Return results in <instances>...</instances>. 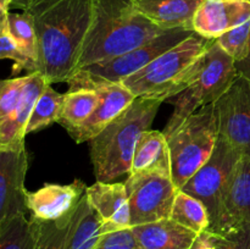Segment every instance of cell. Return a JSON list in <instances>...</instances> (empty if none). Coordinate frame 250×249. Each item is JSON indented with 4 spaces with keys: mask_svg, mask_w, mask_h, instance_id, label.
I'll return each mask as SVG.
<instances>
[{
    "mask_svg": "<svg viewBox=\"0 0 250 249\" xmlns=\"http://www.w3.org/2000/svg\"><path fill=\"white\" fill-rule=\"evenodd\" d=\"M26 76L0 80V124L9 120L21 100Z\"/></svg>",
    "mask_w": 250,
    "mask_h": 249,
    "instance_id": "cell-28",
    "label": "cell"
},
{
    "mask_svg": "<svg viewBox=\"0 0 250 249\" xmlns=\"http://www.w3.org/2000/svg\"><path fill=\"white\" fill-rule=\"evenodd\" d=\"M171 176L178 189L209 160L219 139L214 104L200 107L166 137Z\"/></svg>",
    "mask_w": 250,
    "mask_h": 249,
    "instance_id": "cell-4",
    "label": "cell"
},
{
    "mask_svg": "<svg viewBox=\"0 0 250 249\" xmlns=\"http://www.w3.org/2000/svg\"><path fill=\"white\" fill-rule=\"evenodd\" d=\"M9 34L19 46L20 51L26 56L31 65L32 73L39 72L38 66V41L33 20L28 12L21 14L10 12L9 15Z\"/></svg>",
    "mask_w": 250,
    "mask_h": 249,
    "instance_id": "cell-24",
    "label": "cell"
},
{
    "mask_svg": "<svg viewBox=\"0 0 250 249\" xmlns=\"http://www.w3.org/2000/svg\"><path fill=\"white\" fill-rule=\"evenodd\" d=\"M170 219L197 234L207 231L210 224L209 211L204 203L181 189H178L173 200Z\"/></svg>",
    "mask_w": 250,
    "mask_h": 249,
    "instance_id": "cell-23",
    "label": "cell"
},
{
    "mask_svg": "<svg viewBox=\"0 0 250 249\" xmlns=\"http://www.w3.org/2000/svg\"><path fill=\"white\" fill-rule=\"evenodd\" d=\"M10 59L14 61V67H12V75H19L21 71H27V75L32 73L31 65L26 56L20 51L19 46L15 43L12 37L9 33L0 36V60Z\"/></svg>",
    "mask_w": 250,
    "mask_h": 249,
    "instance_id": "cell-29",
    "label": "cell"
},
{
    "mask_svg": "<svg viewBox=\"0 0 250 249\" xmlns=\"http://www.w3.org/2000/svg\"><path fill=\"white\" fill-rule=\"evenodd\" d=\"M215 247V236L211 232H203L198 234L195 241L188 249H214Z\"/></svg>",
    "mask_w": 250,
    "mask_h": 249,
    "instance_id": "cell-33",
    "label": "cell"
},
{
    "mask_svg": "<svg viewBox=\"0 0 250 249\" xmlns=\"http://www.w3.org/2000/svg\"><path fill=\"white\" fill-rule=\"evenodd\" d=\"M38 41L39 72L50 84L68 82L94 17V0H27Z\"/></svg>",
    "mask_w": 250,
    "mask_h": 249,
    "instance_id": "cell-1",
    "label": "cell"
},
{
    "mask_svg": "<svg viewBox=\"0 0 250 249\" xmlns=\"http://www.w3.org/2000/svg\"><path fill=\"white\" fill-rule=\"evenodd\" d=\"M100 102V94L95 89L68 90L63 94L58 124H60L68 133L84 124Z\"/></svg>",
    "mask_w": 250,
    "mask_h": 249,
    "instance_id": "cell-21",
    "label": "cell"
},
{
    "mask_svg": "<svg viewBox=\"0 0 250 249\" xmlns=\"http://www.w3.org/2000/svg\"><path fill=\"white\" fill-rule=\"evenodd\" d=\"M220 48L229 54L234 62L247 58L250 43V20L215 39Z\"/></svg>",
    "mask_w": 250,
    "mask_h": 249,
    "instance_id": "cell-27",
    "label": "cell"
},
{
    "mask_svg": "<svg viewBox=\"0 0 250 249\" xmlns=\"http://www.w3.org/2000/svg\"><path fill=\"white\" fill-rule=\"evenodd\" d=\"M138 249H188L198 234L172 219L131 227Z\"/></svg>",
    "mask_w": 250,
    "mask_h": 249,
    "instance_id": "cell-18",
    "label": "cell"
},
{
    "mask_svg": "<svg viewBox=\"0 0 250 249\" xmlns=\"http://www.w3.org/2000/svg\"><path fill=\"white\" fill-rule=\"evenodd\" d=\"M124 183L128 194L131 227L170 217L178 192L171 170L129 173Z\"/></svg>",
    "mask_w": 250,
    "mask_h": 249,
    "instance_id": "cell-8",
    "label": "cell"
},
{
    "mask_svg": "<svg viewBox=\"0 0 250 249\" xmlns=\"http://www.w3.org/2000/svg\"><path fill=\"white\" fill-rule=\"evenodd\" d=\"M63 103V94L56 92L51 84H48L34 104L31 117L27 124L26 134L46 128L58 122Z\"/></svg>",
    "mask_w": 250,
    "mask_h": 249,
    "instance_id": "cell-25",
    "label": "cell"
},
{
    "mask_svg": "<svg viewBox=\"0 0 250 249\" xmlns=\"http://www.w3.org/2000/svg\"><path fill=\"white\" fill-rule=\"evenodd\" d=\"M94 249H138L131 228L104 233Z\"/></svg>",
    "mask_w": 250,
    "mask_h": 249,
    "instance_id": "cell-30",
    "label": "cell"
},
{
    "mask_svg": "<svg viewBox=\"0 0 250 249\" xmlns=\"http://www.w3.org/2000/svg\"><path fill=\"white\" fill-rule=\"evenodd\" d=\"M193 33L187 29H172L128 53L84 66L67 82L68 90L93 89L98 85L121 83Z\"/></svg>",
    "mask_w": 250,
    "mask_h": 249,
    "instance_id": "cell-6",
    "label": "cell"
},
{
    "mask_svg": "<svg viewBox=\"0 0 250 249\" xmlns=\"http://www.w3.org/2000/svg\"><path fill=\"white\" fill-rule=\"evenodd\" d=\"M38 219L19 214L0 226V249H34Z\"/></svg>",
    "mask_w": 250,
    "mask_h": 249,
    "instance_id": "cell-22",
    "label": "cell"
},
{
    "mask_svg": "<svg viewBox=\"0 0 250 249\" xmlns=\"http://www.w3.org/2000/svg\"><path fill=\"white\" fill-rule=\"evenodd\" d=\"M226 234L250 229V160L237 164L225 195ZM225 234V236H226Z\"/></svg>",
    "mask_w": 250,
    "mask_h": 249,
    "instance_id": "cell-16",
    "label": "cell"
},
{
    "mask_svg": "<svg viewBox=\"0 0 250 249\" xmlns=\"http://www.w3.org/2000/svg\"><path fill=\"white\" fill-rule=\"evenodd\" d=\"M72 214L56 221L38 220V234L34 249H63Z\"/></svg>",
    "mask_w": 250,
    "mask_h": 249,
    "instance_id": "cell-26",
    "label": "cell"
},
{
    "mask_svg": "<svg viewBox=\"0 0 250 249\" xmlns=\"http://www.w3.org/2000/svg\"><path fill=\"white\" fill-rule=\"evenodd\" d=\"M203 1L204 0H133V5L139 14L160 28L193 31V19Z\"/></svg>",
    "mask_w": 250,
    "mask_h": 249,
    "instance_id": "cell-17",
    "label": "cell"
},
{
    "mask_svg": "<svg viewBox=\"0 0 250 249\" xmlns=\"http://www.w3.org/2000/svg\"><path fill=\"white\" fill-rule=\"evenodd\" d=\"M26 4H27V0H14V2H12V7H15V9L24 10Z\"/></svg>",
    "mask_w": 250,
    "mask_h": 249,
    "instance_id": "cell-35",
    "label": "cell"
},
{
    "mask_svg": "<svg viewBox=\"0 0 250 249\" xmlns=\"http://www.w3.org/2000/svg\"><path fill=\"white\" fill-rule=\"evenodd\" d=\"M238 76L234 61L225 53L216 41L203 56L199 68L187 87L170 99L173 111L163 133H172L188 116L205 105L216 102Z\"/></svg>",
    "mask_w": 250,
    "mask_h": 249,
    "instance_id": "cell-5",
    "label": "cell"
},
{
    "mask_svg": "<svg viewBox=\"0 0 250 249\" xmlns=\"http://www.w3.org/2000/svg\"><path fill=\"white\" fill-rule=\"evenodd\" d=\"M27 170L28 154L26 146L0 148V226L11 217L28 211L24 188Z\"/></svg>",
    "mask_w": 250,
    "mask_h": 249,
    "instance_id": "cell-10",
    "label": "cell"
},
{
    "mask_svg": "<svg viewBox=\"0 0 250 249\" xmlns=\"http://www.w3.org/2000/svg\"><path fill=\"white\" fill-rule=\"evenodd\" d=\"M214 249H250V229H241L233 233L215 234Z\"/></svg>",
    "mask_w": 250,
    "mask_h": 249,
    "instance_id": "cell-31",
    "label": "cell"
},
{
    "mask_svg": "<svg viewBox=\"0 0 250 249\" xmlns=\"http://www.w3.org/2000/svg\"><path fill=\"white\" fill-rule=\"evenodd\" d=\"M234 66H236L237 73H238L239 76H243V77L250 80V43H249V51L247 58L243 59L242 61H238V62H234Z\"/></svg>",
    "mask_w": 250,
    "mask_h": 249,
    "instance_id": "cell-34",
    "label": "cell"
},
{
    "mask_svg": "<svg viewBox=\"0 0 250 249\" xmlns=\"http://www.w3.org/2000/svg\"><path fill=\"white\" fill-rule=\"evenodd\" d=\"M85 195L102 219L103 234L131 228V210L125 183L97 181L87 187Z\"/></svg>",
    "mask_w": 250,
    "mask_h": 249,
    "instance_id": "cell-13",
    "label": "cell"
},
{
    "mask_svg": "<svg viewBox=\"0 0 250 249\" xmlns=\"http://www.w3.org/2000/svg\"><path fill=\"white\" fill-rule=\"evenodd\" d=\"M214 104L219 137L250 160V80L237 76Z\"/></svg>",
    "mask_w": 250,
    "mask_h": 249,
    "instance_id": "cell-9",
    "label": "cell"
},
{
    "mask_svg": "<svg viewBox=\"0 0 250 249\" xmlns=\"http://www.w3.org/2000/svg\"><path fill=\"white\" fill-rule=\"evenodd\" d=\"M151 170H171L170 151L163 132L146 129L136 144L129 173Z\"/></svg>",
    "mask_w": 250,
    "mask_h": 249,
    "instance_id": "cell-20",
    "label": "cell"
},
{
    "mask_svg": "<svg viewBox=\"0 0 250 249\" xmlns=\"http://www.w3.org/2000/svg\"><path fill=\"white\" fill-rule=\"evenodd\" d=\"M241 159L238 151L219 137L207 164L181 188V190L199 199L207 207L210 219L208 232L220 236L226 234L225 195L232 173Z\"/></svg>",
    "mask_w": 250,
    "mask_h": 249,
    "instance_id": "cell-7",
    "label": "cell"
},
{
    "mask_svg": "<svg viewBox=\"0 0 250 249\" xmlns=\"http://www.w3.org/2000/svg\"><path fill=\"white\" fill-rule=\"evenodd\" d=\"M93 89L98 90L100 94L99 104L89 119L70 133L78 144L92 141L136 99V97L121 83L98 85Z\"/></svg>",
    "mask_w": 250,
    "mask_h": 249,
    "instance_id": "cell-14",
    "label": "cell"
},
{
    "mask_svg": "<svg viewBox=\"0 0 250 249\" xmlns=\"http://www.w3.org/2000/svg\"><path fill=\"white\" fill-rule=\"evenodd\" d=\"M50 83L41 72L28 73L19 106L9 120L0 124V148L17 149L24 146L27 124L34 104L44 88Z\"/></svg>",
    "mask_w": 250,
    "mask_h": 249,
    "instance_id": "cell-15",
    "label": "cell"
},
{
    "mask_svg": "<svg viewBox=\"0 0 250 249\" xmlns=\"http://www.w3.org/2000/svg\"><path fill=\"white\" fill-rule=\"evenodd\" d=\"M249 20V0H204L193 19V31L207 39H216Z\"/></svg>",
    "mask_w": 250,
    "mask_h": 249,
    "instance_id": "cell-12",
    "label": "cell"
},
{
    "mask_svg": "<svg viewBox=\"0 0 250 249\" xmlns=\"http://www.w3.org/2000/svg\"><path fill=\"white\" fill-rule=\"evenodd\" d=\"M214 42L215 39H207L194 32L122 81L121 84L136 98L160 102L172 99L187 87Z\"/></svg>",
    "mask_w": 250,
    "mask_h": 249,
    "instance_id": "cell-3",
    "label": "cell"
},
{
    "mask_svg": "<svg viewBox=\"0 0 250 249\" xmlns=\"http://www.w3.org/2000/svg\"><path fill=\"white\" fill-rule=\"evenodd\" d=\"M84 183L75 180L70 185L46 183L34 192L26 194V207L31 215L42 221H56L75 211L84 195Z\"/></svg>",
    "mask_w": 250,
    "mask_h": 249,
    "instance_id": "cell-11",
    "label": "cell"
},
{
    "mask_svg": "<svg viewBox=\"0 0 250 249\" xmlns=\"http://www.w3.org/2000/svg\"><path fill=\"white\" fill-rule=\"evenodd\" d=\"M14 0H0V36L9 33V10Z\"/></svg>",
    "mask_w": 250,
    "mask_h": 249,
    "instance_id": "cell-32",
    "label": "cell"
},
{
    "mask_svg": "<svg viewBox=\"0 0 250 249\" xmlns=\"http://www.w3.org/2000/svg\"><path fill=\"white\" fill-rule=\"evenodd\" d=\"M161 103L156 99L136 98L120 116L89 141L97 181L111 182L129 173L138 138L153 124Z\"/></svg>",
    "mask_w": 250,
    "mask_h": 249,
    "instance_id": "cell-2",
    "label": "cell"
},
{
    "mask_svg": "<svg viewBox=\"0 0 250 249\" xmlns=\"http://www.w3.org/2000/svg\"><path fill=\"white\" fill-rule=\"evenodd\" d=\"M102 226L99 214L84 193L71 217L63 249H94L103 236Z\"/></svg>",
    "mask_w": 250,
    "mask_h": 249,
    "instance_id": "cell-19",
    "label": "cell"
}]
</instances>
